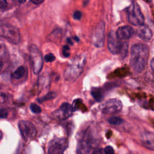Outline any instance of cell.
Wrapping results in <instances>:
<instances>
[{"instance_id": "obj_14", "label": "cell", "mask_w": 154, "mask_h": 154, "mask_svg": "<svg viewBox=\"0 0 154 154\" xmlns=\"http://www.w3.org/2000/svg\"><path fill=\"white\" fill-rule=\"evenodd\" d=\"M141 141L144 147L150 150H154V134L153 133L143 132L141 136Z\"/></svg>"}, {"instance_id": "obj_19", "label": "cell", "mask_w": 154, "mask_h": 154, "mask_svg": "<svg viewBox=\"0 0 154 154\" xmlns=\"http://www.w3.org/2000/svg\"><path fill=\"white\" fill-rule=\"evenodd\" d=\"M108 122L111 125H120L123 123V120L120 117H111L109 119Z\"/></svg>"}, {"instance_id": "obj_30", "label": "cell", "mask_w": 154, "mask_h": 154, "mask_svg": "<svg viewBox=\"0 0 154 154\" xmlns=\"http://www.w3.org/2000/svg\"><path fill=\"white\" fill-rule=\"evenodd\" d=\"M30 1L32 3L36 4V5H38V4H42L45 0H30Z\"/></svg>"}, {"instance_id": "obj_13", "label": "cell", "mask_w": 154, "mask_h": 154, "mask_svg": "<svg viewBox=\"0 0 154 154\" xmlns=\"http://www.w3.org/2000/svg\"><path fill=\"white\" fill-rule=\"evenodd\" d=\"M116 32L117 36L122 40L129 39L134 34L133 28L128 25L122 26L119 27Z\"/></svg>"}, {"instance_id": "obj_26", "label": "cell", "mask_w": 154, "mask_h": 154, "mask_svg": "<svg viewBox=\"0 0 154 154\" xmlns=\"http://www.w3.org/2000/svg\"><path fill=\"white\" fill-rule=\"evenodd\" d=\"M82 13L79 10L75 11L73 14V17L76 20H80L82 17Z\"/></svg>"}, {"instance_id": "obj_24", "label": "cell", "mask_w": 154, "mask_h": 154, "mask_svg": "<svg viewBox=\"0 0 154 154\" xmlns=\"http://www.w3.org/2000/svg\"><path fill=\"white\" fill-rule=\"evenodd\" d=\"M62 54L64 57H68L70 55V48L67 45H65L63 47Z\"/></svg>"}, {"instance_id": "obj_15", "label": "cell", "mask_w": 154, "mask_h": 154, "mask_svg": "<svg viewBox=\"0 0 154 154\" xmlns=\"http://www.w3.org/2000/svg\"><path fill=\"white\" fill-rule=\"evenodd\" d=\"M137 34L140 38L144 41L150 40L152 36V32L150 28L148 26L144 25V24L140 26L137 31Z\"/></svg>"}, {"instance_id": "obj_27", "label": "cell", "mask_w": 154, "mask_h": 154, "mask_svg": "<svg viewBox=\"0 0 154 154\" xmlns=\"http://www.w3.org/2000/svg\"><path fill=\"white\" fill-rule=\"evenodd\" d=\"M104 152L105 154H114V150L111 146H106L104 149Z\"/></svg>"}, {"instance_id": "obj_9", "label": "cell", "mask_w": 154, "mask_h": 154, "mask_svg": "<svg viewBox=\"0 0 154 154\" xmlns=\"http://www.w3.org/2000/svg\"><path fill=\"white\" fill-rule=\"evenodd\" d=\"M19 129L23 138L26 141H30L34 138L37 131L34 125L29 121L20 120L19 122Z\"/></svg>"}, {"instance_id": "obj_18", "label": "cell", "mask_w": 154, "mask_h": 154, "mask_svg": "<svg viewBox=\"0 0 154 154\" xmlns=\"http://www.w3.org/2000/svg\"><path fill=\"white\" fill-rule=\"evenodd\" d=\"M55 96H56V94L54 92H49L48 94H46V95H45V96H42L40 98H38L37 101L39 103H42L43 102H45V101H47V100L54 99Z\"/></svg>"}, {"instance_id": "obj_23", "label": "cell", "mask_w": 154, "mask_h": 154, "mask_svg": "<svg viewBox=\"0 0 154 154\" xmlns=\"http://www.w3.org/2000/svg\"><path fill=\"white\" fill-rule=\"evenodd\" d=\"M8 99V95L4 92H0V103L6 102Z\"/></svg>"}, {"instance_id": "obj_35", "label": "cell", "mask_w": 154, "mask_h": 154, "mask_svg": "<svg viewBox=\"0 0 154 154\" xmlns=\"http://www.w3.org/2000/svg\"><path fill=\"white\" fill-rule=\"evenodd\" d=\"M146 1H147V2H150L152 0H146Z\"/></svg>"}, {"instance_id": "obj_11", "label": "cell", "mask_w": 154, "mask_h": 154, "mask_svg": "<svg viewBox=\"0 0 154 154\" xmlns=\"http://www.w3.org/2000/svg\"><path fill=\"white\" fill-rule=\"evenodd\" d=\"M122 108V102L117 99H111L101 105V111L106 114H114L120 111Z\"/></svg>"}, {"instance_id": "obj_25", "label": "cell", "mask_w": 154, "mask_h": 154, "mask_svg": "<svg viewBox=\"0 0 154 154\" xmlns=\"http://www.w3.org/2000/svg\"><path fill=\"white\" fill-rule=\"evenodd\" d=\"M8 112L5 108H0V119H5L8 117Z\"/></svg>"}, {"instance_id": "obj_31", "label": "cell", "mask_w": 154, "mask_h": 154, "mask_svg": "<svg viewBox=\"0 0 154 154\" xmlns=\"http://www.w3.org/2000/svg\"><path fill=\"white\" fill-rule=\"evenodd\" d=\"M150 67L152 71L154 72V57L152 58V60L150 61Z\"/></svg>"}, {"instance_id": "obj_4", "label": "cell", "mask_w": 154, "mask_h": 154, "mask_svg": "<svg viewBox=\"0 0 154 154\" xmlns=\"http://www.w3.org/2000/svg\"><path fill=\"white\" fill-rule=\"evenodd\" d=\"M0 37L15 45L18 44L20 40L19 29L13 25L3 20H0Z\"/></svg>"}, {"instance_id": "obj_8", "label": "cell", "mask_w": 154, "mask_h": 154, "mask_svg": "<svg viewBox=\"0 0 154 154\" xmlns=\"http://www.w3.org/2000/svg\"><path fill=\"white\" fill-rule=\"evenodd\" d=\"M68 141L65 138H55L50 141L48 146V154H63L67 148Z\"/></svg>"}, {"instance_id": "obj_5", "label": "cell", "mask_w": 154, "mask_h": 154, "mask_svg": "<svg viewBox=\"0 0 154 154\" xmlns=\"http://www.w3.org/2000/svg\"><path fill=\"white\" fill-rule=\"evenodd\" d=\"M127 17L129 22L133 25L140 26L144 24V17L139 5L132 2L126 9Z\"/></svg>"}, {"instance_id": "obj_2", "label": "cell", "mask_w": 154, "mask_h": 154, "mask_svg": "<svg viewBox=\"0 0 154 154\" xmlns=\"http://www.w3.org/2000/svg\"><path fill=\"white\" fill-rule=\"evenodd\" d=\"M85 61V57L83 55L75 57L67 66L64 71V78L69 82L76 81L82 73Z\"/></svg>"}, {"instance_id": "obj_7", "label": "cell", "mask_w": 154, "mask_h": 154, "mask_svg": "<svg viewBox=\"0 0 154 154\" xmlns=\"http://www.w3.org/2000/svg\"><path fill=\"white\" fill-rule=\"evenodd\" d=\"M91 40L93 45L97 48H102L105 40V23L102 21L99 22L94 27Z\"/></svg>"}, {"instance_id": "obj_6", "label": "cell", "mask_w": 154, "mask_h": 154, "mask_svg": "<svg viewBox=\"0 0 154 154\" xmlns=\"http://www.w3.org/2000/svg\"><path fill=\"white\" fill-rule=\"evenodd\" d=\"M30 60L32 64L33 72L34 74H38L43 67V57L38 48L34 45H32L29 48Z\"/></svg>"}, {"instance_id": "obj_10", "label": "cell", "mask_w": 154, "mask_h": 154, "mask_svg": "<svg viewBox=\"0 0 154 154\" xmlns=\"http://www.w3.org/2000/svg\"><path fill=\"white\" fill-rule=\"evenodd\" d=\"M125 43L116 35L114 31H111L108 35V48L112 54H120Z\"/></svg>"}, {"instance_id": "obj_20", "label": "cell", "mask_w": 154, "mask_h": 154, "mask_svg": "<svg viewBox=\"0 0 154 154\" xmlns=\"http://www.w3.org/2000/svg\"><path fill=\"white\" fill-rule=\"evenodd\" d=\"M29 107H30L31 111L33 113L38 114V113L41 112V111H42L41 108H40L38 105H37L36 103H32L30 105V106H29Z\"/></svg>"}, {"instance_id": "obj_22", "label": "cell", "mask_w": 154, "mask_h": 154, "mask_svg": "<svg viewBox=\"0 0 154 154\" xmlns=\"http://www.w3.org/2000/svg\"><path fill=\"white\" fill-rule=\"evenodd\" d=\"M44 60L46 62H52L55 60V57L53 54L49 53L44 57Z\"/></svg>"}, {"instance_id": "obj_16", "label": "cell", "mask_w": 154, "mask_h": 154, "mask_svg": "<svg viewBox=\"0 0 154 154\" xmlns=\"http://www.w3.org/2000/svg\"><path fill=\"white\" fill-rule=\"evenodd\" d=\"M91 94L94 97V99L98 102L101 101L103 97V95L102 90L99 88H92V90L91 91Z\"/></svg>"}, {"instance_id": "obj_34", "label": "cell", "mask_w": 154, "mask_h": 154, "mask_svg": "<svg viewBox=\"0 0 154 154\" xmlns=\"http://www.w3.org/2000/svg\"><path fill=\"white\" fill-rule=\"evenodd\" d=\"M2 134L1 131H0V140H1V139L2 138Z\"/></svg>"}, {"instance_id": "obj_21", "label": "cell", "mask_w": 154, "mask_h": 154, "mask_svg": "<svg viewBox=\"0 0 154 154\" xmlns=\"http://www.w3.org/2000/svg\"><path fill=\"white\" fill-rule=\"evenodd\" d=\"M61 34V30L60 29H55L54 30L51 34V38H52V41L55 39V41H57L58 39L60 38V35Z\"/></svg>"}, {"instance_id": "obj_28", "label": "cell", "mask_w": 154, "mask_h": 154, "mask_svg": "<svg viewBox=\"0 0 154 154\" xmlns=\"http://www.w3.org/2000/svg\"><path fill=\"white\" fill-rule=\"evenodd\" d=\"M91 154H105L104 150L102 149H96L93 150Z\"/></svg>"}, {"instance_id": "obj_32", "label": "cell", "mask_w": 154, "mask_h": 154, "mask_svg": "<svg viewBox=\"0 0 154 154\" xmlns=\"http://www.w3.org/2000/svg\"><path fill=\"white\" fill-rule=\"evenodd\" d=\"M3 66H4L3 63H2L1 61H0V72H1V71L2 70V69Z\"/></svg>"}, {"instance_id": "obj_29", "label": "cell", "mask_w": 154, "mask_h": 154, "mask_svg": "<svg viewBox=\"0 0 154 154\" xmlns=\"http://www.w3.org/2000/svg\"><path fill=\"white\" fill-rule=\"evenodd\" d=\"M7 7V2L6 0H0V8L5 9Z\"/></svg>"}, {"instance_id": "obj_12", "label": "cell", "mask_w": 154, "mask_h": 154, "mask_svg": "<svg viewBox=\"0 0 154 154\" xmlns=\"http://www.w3.org/2000/svg\"><path fill=\"white\" fill-rule=\"evenodd\" d=\"M73 112L72 105L70 103H63L57 110L54 111L52 116L54 119L58 120H63L69 117Z\"/></svg>"}, {"instance_id": "obj_33", "label": "cell", "mask_w": 154, "mask_h": 154, "mask_svg": "<svg viewBox=\"0 0 154 154\" xmlns=\"http://www.w3.org/2000/svg\"><path fill=\"white\" fill-rule=\"evenodd\" d=\"M17 1H18V2L20 4H23V3H25L26 2V0H17Z\"/></svg>"}, {"instance_id": "obj_3", "label": "cell", "mask_w": 154, "mask_h": 154, "mask_svg": "<svg viewBox=\"0 0 154 154\" xmlns=\"http://www.w3.org/2000/svg\"><path fill=\"white\" fill-rule=\"evenodd\" d=\"M94 138L91 130L87 128L81 134L77 146V154H88L92 147L95 146L97 142Z\"/></svg>"}, {"instance_id": "obj_1", "label": "cell", "mask_w": 154, "mask_h": 154, "mask_svg": "<svg viewBox=\"0 0 154 154\" xmlns=\"http://www.w3.org/2000/svg\"><path fill=\"white\" fill-rule=\"evenodd\" d=\"M149 55V47L144 44L132 45L131 49L130 65L135 73L142 72L146 67Z\"/></svg>"}, {"instance_id": "obj_17", "label": "cell", "mask_w": 154, "mask_h": 154, "mask_svg": "<svg viewBox=\"0 0 154 154\" xmlns=\"http://www.w3.org/2000/svg\"><path fill=\"white\" fill-rule=\"evenodd\" d=\"M25 73V69L23 66H19L12 74V77L15 79H19L22 78Z\"/></svg>"}]
</instances>
